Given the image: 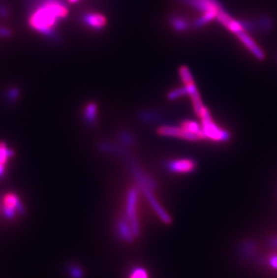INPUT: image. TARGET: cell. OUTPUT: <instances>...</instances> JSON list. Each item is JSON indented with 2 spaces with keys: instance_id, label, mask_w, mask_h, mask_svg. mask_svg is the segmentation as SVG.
<instances>
[{
  "instance_id": "6da1fadb",
  "label": "cell",
  "mask_w": 277,
  "mask_h": 278,
  "mask_svg": "<svg viewBox=\"0 0 277 278\" xmlns=\"http://www.w3.org/2000/svg\"><path fill=\"white\" fill-rule=\"evenodd\" d=\"M67 13V7L59 0H46L31 13L29 23L34 30L48 33L53 31L60 19L66 17Z\"/></svg>"
},
{
  "instance_id": "7a4b0ae2",
  "label": "cell",
  "mask_w": 277,
  "mask_h": 278,
  "mask_svg": "<svg viewBox=\"0 0 277 278\" xmlns=\"http://www.w3.org/2000/svg\"><path fill=\"white\" fill-rule=\"evenodd\" d=\"M134 176L136 178L138 183L141 186L142 192L146 195L147 199L149 200L150 204L152 205L153 209L156 212L158 217L162 220L163 222L169 224L171 223V217L167 215L166 211L163 209L160 204L158 203L157 198L154 196V194L152 192V181L150 179H145V176L141 173V170L135 169L133 171Z\"/></svg>"
},
{
  "instance_id": "3957f363",
  "label": "cell",
  "mask_w": 277,
  "mask_h": 278,
  "mask_svg": "<svg viewBox=\"0 0 277 278\" xmlns=\"http://www.w3.org/2000/svg\"><path fill=\"white\" fill-rule=\"evenodd\" d=\"M137 203H138V190L131 188L127 194V205H126V219L131 225V231L134 236L139 235L140 226L137 216Z\"/></svg>"
},
{
  "instance_id": "277c9868",
  "label": "cell",
  "mask_w": 277,
  "mask_h": 278,
  "mask_svg": "<svg viewBox=\"0 0 277 278\" xmlns=\"http://www.w3.org/2000/svg\"><path fill=\"white\" fill-rule=\"evenodd\" d=\"M202 129L205 138L216 142H226L230 139V133L216 125L212 118L202 121Z\"/></svg>"
},
{
  "instance_id": "5b68a950",
  "label": "cell",
  "mask_w": 277,
  "mask_h": 278,
  "mask_svg": "<svg viewBox=\"0 0 277 278\" xmlns=\"http://www.w3.org/2000/svg\"><path fill=\"white\" fill-rule=\"evenodd\" d=\"M158 133L163 136L177 137V138H181V139L188 140V141H198L197 137L185 131L182 127L162 126L158 129Z\"/></svg>"
},
{
  "instance_id": "8992f818",
  "label": "cell",
  "mask_w": 277,
  "mask_h": 278,
  "mask_svg": "<svg viewBox=\"0 0 277 278\" xmlns=\"http://www.w3.org/2000/svg\"><path fill=\"white\" fill-rule=\"evenodd\" d=\"M167 168L175 173H188L192 172L195 168V163L192 159L187 158L178 159L168 163Z\"/></svg>"
},
{
  "instance_id": "52a82bcc",
  "label": "cell",
  "mask_w": 277,
  "mask_h": 278,
  "mask_svg": "<svg viewBox=\"0 0 277 278\" xmlns=\"http://www.w3.org/2000/svg\"><path fill=\"white\" fill-rule=\"evenodd\" d=\"M118 232L120 234V236L126 241V242H131L133 240L134 234L131 231V225L129 223L128 220L124 218H122L119 222H118Z\"/></svg>"
},
{
  "instance_id": "ba28073f",
  "label": "cell",
  "mask_w": 277,
  "mask_h": 278,
  "mask_svg": "<svg viewBox=\"0 0 277 278\" xmlns=\"http://www.w3.org/2000/svg\"><path fill=\"white\" fill-rule=\"evenodd\" d=\"M3 205L5 208V214L6 216H9L14 214L15 209L17 207L18 205V198L16 194L13 193H8L5 194L3 199Z\"/></svg>"
},
{
  "instance_id": "9c48e42d",
  "label": "cell",
  "mask_w": 277,
  "mask_h": 278,
  "mask_svg": "<svg viewBox=\"0 0 277 278\" xmlns=\"http://www.w3.org/2000/svg\"><path fill=\"white\" fill-rule=\"evenodd\" d=\"M86 22L89 27L101 28L105 26V19L104 16L99 14H89L86 17Z\"/></svg>"
},
{
  "instance_id": "30bf717a",
  "label": "cell",
  "mask_w": 277,
  "mask_h": 278,
  "mask_svg": "<svg viewBox=\"0 0 277 278\" xmlns=\"http://www.w3.org/2000/svg\"><path fill=\"white\" fill-rule=\"evenodd\" d=\"M8 155H9V152L7 151L5 145L1 143L0 144V174L2 173V171L4 169V166L6 163Z\"/></svg>"
},
{
  "instance_id": "8fae6325",
  "label": "cell",
  "mask_w": 277,
  "mask_h": 278,
  "mask_svg": "<svg viewBox=\"0 0 277 278\" xmlns=\"http://www.w3.org/2000/svg\"><path fill=\"white\" fill-rule=\"evenodd\" d=\"M95 115H96V107L94 105H89L86 110V117L87 120L89 122H94L95 119Z\"/></svg>"
},
{
  "instance_id": "7c38bea8",
  "label": "cell",
  "mask_w": 277,
  "mask_h": 278,
  "mask_svg": "<svg viewBox=\"0 0 277 278\" xmlns=\"http://www.w3.org/2000/svg\"><path fill=\"white\" fill-rule=\"evenodd\" d=\"M129 278H149L146 270L141 268H137L132 270Z\"/></svg>"
},
{
  "instance_id": "4fadbf2b",
  "label": "cell",
  "mask_w": 277,
  "mask_h": 278,
  "mask_svg": "<svg viewBox=\"0 0 277 278\" xmlns=\"http://www.w3.org/2000/svg\"><path fill=\"white\" fill-rule=\"evenodd\" d=\"M70 273L72 275V277L74 278H82V270L79 268H77V267H74V268L70 269Z\"/></svg>"
},
{
  "instance_id": "5bb4252c",
  "label": "cell",
  "mask_w": 277,
  "mask_h": 278,
  "mask_svg": "<svg viewBox=\"0 0 277 278\" xmlns=\"http://www.w3.org/2000/svg\"><path fill=\"white\" fill-rule=\"evenodd\" d=\"M269 265L271 268L277 270V255H273L272 257H270Z\"/></svg>"
},
{
  "instance_id": "9a60e30c",
  "label": "cell",
  "mask_w": 277,
  "mask_h": 278,
  "mask_svg": "<svg viewBox=\"0 0 277 278\" xmlns=\"http://www.w3.org/2000/svg\"><path fill=\"white\" fill-rule=\"evenodd\" d=\"M272 244L273 245H274V246H276V247H277V239H275V240L273 241Z\"/></svg>"
}]
</instances>
